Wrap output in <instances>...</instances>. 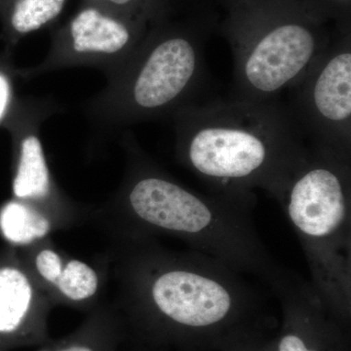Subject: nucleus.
Here are the masks:
<instances>
[{
	"label": "nucleus",
	"instance_id": "3",
	"mask_svg": "<svg viewBox=\"0 0 351 351\" xmlns=\"http://www.w3.org/2000/svg\"><path fill=\"white\" fill-rule=\"evenodd\" d=\"M219 31L233 55L230 100H277L294 87L332 43L326 20L302 0H221Z\"/></svg>",
	"mask_w": 351,
	"mask_h": 351
},
{
	"label": "nucleus",
	"instance_id": "5",
	"mask_svg": "<svg viewBox=\"0 0 351 351\" xmlns=\"http://www.w3.org/2000/svg\"><path fill=\"white\" fill-rule=\"evenodd\" d=\"M141 270L140 299L175 329L217 331L253 313L265 295L225 263L199 252L152 256Z\"/></svg>",
	"mask_w": 351,
	"mask_h": 351
},
{
	"label": "nucleus",
	"instance_id": "12",
	"mask_svg": "<svg viewBox=\"0 0 351 351\" xmlns=\"http://www.w3.org/2000/svg\"><path fill=\"white\" fill-rule=\"evenodd\" d=\"M66 0H16L10 14V25L19 34L38 31L63 11Z\"/></svg>",
	"mask_w": 351,
	"mask_h": 351
},
{
	"label": "nucleus",
	"instance_id": "11",
	"mask_svg": "<svg viewBox=\"0 0 351 351\" xmlns=\"http://www.w3.org/2000/svg\"><path fill=\"white\" fill-rule=\"evenodd\" d=\"M49 230V221L23 203H7L0 211V232L11 243H31Z\"/></svg>",
	"mask_w": 351,
	"mask_h": 351
},
{
	"label": "nucleus",
	"instance_id": "9",
	"mask_svg": "<svg viewBox=\"0 0 351 351\" xmlns=\"http://www.w3.org/2000/svg\"><path fill=\"white\" fill-rule=\"evenodd\" d=\"M32 301L27 277L16 267H0V334H14L24 326Z\"/></svg>",
	"mask_w": 351,
	"mask_h": 351
},
{
	"label": "nucleus",
	"instance_id": "1",
	"mask_svg": "<svg viewBox=\"0 0 351 351\" xmlns=\"http://www.w3.org/2000/svg\"><path fill=\"white\" fill-rule=\"evenodd\" d=\"M180 161L214 193L253 195L280 202L307 145L287 105L215 100L175 112Z\"/></svg>",
	"mask_w": 351,
	"mask_h": 351
},
{
	"label": "nucleus",
	"instance_id": "10",
	"mask_svg": "<svg viewBox=\"0 0 351 351\" xmlns=\"http://www.w3.org/2000/svg\"><path fill=\"white\" fill-rule=\"evenodd\" d=\"M49 170L39 138L29 135L23 140L20 149L19 164L13 181L16 197H43L50 186Z\"/></svg>",
	"mask_w": 351,
	"mask_h": 351
},
{
	"label": "nucleus",
	"instance_id": "15",
	"mask_svg": "<svg viewBox=\"0 0 351 351\" xmlns=\"http://www.w3.org/2000/svg\"><path fill=\"white\" fill-rule=\"evenodd\" d=\"M311 10L327 22L332 21L341 34H351V0H302Z\"/></svg>",
	"mask_w": 351,
	"mask_h": 351
},
{
	"label": "nucleus",
	"instance_id": "6",
	"mask_svg": "<svg viewBox=\"0 0 351 351\" xmlns=\"http://www.w3.org/2000/svg\"><path fill=\"white\" fill-rule=\"evenodd\" d=\"M214 16L157 27L132 57L124 85L125 112L145 119L198 103L207 80L205 46Z\"/></svg>",
	"mask_w": 351,
	"mask_h": 351
},
{
	"label": "nucleus",
	"instance_id": "18",
	"mask_svg": "<svg viewBox=\"0 0 351 351\" xmlns=\"http://www.w3.org/2000/svg\"><path fill=\"white\" fill-rule=\"evenodd\" d=\"M52 351H101L97 346L90 341H73V343H66L61 348H58Z\"/></svg>",
	"mask_w": 351,
	"mask_h": 351
},
{
	"label": "nucleus",
	"instance_id": "17",
	"mask_svg": "<svg viewBox=\"0 0 351 351\" xmlns=\"http://www.w3.org/2000/svg\"><path fill=\"white\" fill-rule=\"evenodd\" d=\"M36 265L41 277L53 284H56L63 271L61 258L52 250L41 251L36 258Z\"/></svg>",
	"mask_w": 351,
	"mask_h": 351
},
{
	"label": "nucleus",
	"instance_id": "8",
	"mask_svg": "<svg viewBox=\"0 0 351 351\" xmlns=\"http://www.w3.org/2000/svg\"><path fill=\"white\" fill-rule=\"evenodd\" d=\"M145 21L99 7L80 11L69 25L71 48L76 54L130 55L133 57L145 38Z\"/></svg>",
	"mask_w": 351,
	"mask_h": 351
},
{
	"label": "nucleus",
	"instance_id": "14",
	"mask_svg": "<svg viewBox=\"0 0 351 351\" xmlns=\"http://www.w3.org/2000/svg\"><path fill=\"white\" fill-rule=\"evenodd\" d=\"M112 7L114 12L147 22L163 21L168 10V0H92Z\"/></svg>",
	"mask_w": 351,
	"mask_h": 351
},
{
	"label": "nucleus",
	"instance_id": "7",
	"mask_svg": "<svg viewBox=\"0 0 351 351\" xmlns=\"http://www.w3.org/2000/svg\"><path fill=\"white\" fill-rule=\"evenodd\" d=\"M288 108L306 145L351 162V34L336 32Z\"/></svg>",
	"mask_w": 351,
	"mask_h": 351
},
{
	"label": "nucleus",
	"instance_id": "2",
	"mask_svg": "<svg viewBox=\"0 0 351 351\" xmlns=\"http://www.w3.org/2000/svg\"><path fill=\"white\" fill-rule=\"evenodd\" d=\"M255 203V193L203 195L152 168L141 170L127 195L132 216L144 228L181 237L196 252L258 279L272 293L293 271L261 239Z\"/></svg>",
	"mask_w": 351,
	"mask_h": 351
},
{
	"label": "nucleus",
	"instance_id": "16",
	"mask_svg": "<svg viewBox=\"0 0 351 351\" xmlns=\"http://www.w3.org/2000/svg\"><path fill=\"white\" fill-rule=\"evenodd\" d=\"M276 299L281 302L289 324L293 328L291 331L283 335L277 345V351H320L309 343L308 337L304 336L294 308L288 300L281 295L276 297Z\"/></svg>",
	"mask_w": 351,
	"mask_h": 351
},
{
	"label": "nucleus",
	"instance_id": "4",
	"mask_svg": "<svg viewBox=\"0 0 351 351\" xmlns=\"http://www.w3.org/2000/svg\"><path fill=\"white\" fill-rule=\"evenodd\" d=\"M279 204L295 230L329 313L351 304V162L307 145Z\"/></svg>",
	"mask_w": 351,
	"mask_h": 351
},
{
	"label": "nucleus",
	"instance_id": "19",
	"mask_svg": "<svg viewBox=\"0 0 351 351\" xmlns=\"http://www.w3.org/2000/svg\"><path fill=\"white\" fill-rule=\"evenodd\" d=\"M9 98H10V86L5 76L0 73V119L5 112Z\"/></svg>",
	"mask_w": 351,
	"mask_h": 351
},
{
	"label": "nucleus",
	"instance_id": "13",
	"mask_svg": "<svg viewBox=\"0 0 351 351\" xmlns=\"http://www.w3.org/2000/svg\"><path fill=\"white\" fill-rule=\"evenodd\" d=\"M98 276L95 270L80 261H71L63 269L56 285L62 294L71 301H84L98 289Z\"/></svg>",
	"mask_w": 351,
	"mask_h": 351
}]
</instances>
